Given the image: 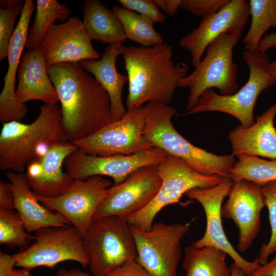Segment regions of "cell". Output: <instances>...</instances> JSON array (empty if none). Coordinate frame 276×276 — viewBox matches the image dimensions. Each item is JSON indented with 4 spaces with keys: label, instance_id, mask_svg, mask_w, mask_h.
Here are the masks:
<instances>
[{
    "label": "cell",
    "instance_id": "1",
    "mask_svg": "<svg viewBox=\"0 0 276 276\" xmlns=\"http://www.w3.org/2000/svg\"><path fill=\"white\" fill-rule=\"evenodd\" d=\"M47 68L61 104L68 141L84 139L113 122L109 95L79 63H58Z\"/></svg>",
    "mask_w": 276,
    "mask_h": 276
},
{
    "label": "cell",
    "instance_id": "2",
    "mask_svg": "<svg viewBox=\"0 0 276 276\" xmlns=\"http://www.w3.org/2000/svg\"><path fill=\"white\" fill-rule=\"evenodd\" d=\"M122 55L128 77L127 110L156 102L168 104L179 81L188 75L187 63L172 60L167 43L150 47L124 46Z\"/></svg>",
    "mask_w": 276,
    "mask_h": 276
},
{
    "label": "cell",
    "instance_id": "3",
    "mask_svg": "<svg viewBox=\"0 0 276 276\" xmlns=\"http://www.w3.org/2000/svg\"><path fill=\"white\" fill-rule=\"evenodd\" d=\"M30 124L13 121L4 123L0 134V168L18 173L40 159L54 145L68 141L64 132L61 108L44 104Z\"/></svg>",
    "mask_w": 276,
    "mask_h": 276
},
{
    "label": "cell",
    "instance_id": "4",
    "mask_svg": "<svg viewBox=\"0 0 276 276\" xmlns=\"http://www.w3.org/2000/svg\"><path fill=\"white\" fill-rule=\"evenodd\" d=\"M143 109L144 135L153 147L181 159L200 174L229 178L235 156L232 153L216 155L191 143L173 125L174 108L164 103L152 102L143 106Z\"/></svg>",
    "mask_w": 276,
    "mask_h": 276
},
{
    "label": "cell",
    "instance_id": "5",
    "mask_svg": "<svg viewBox=\"0 0 276 276\" xmlns=\"http://www.w3.org/2000/svg\"><path fill=\"white\" fill-rule=\"evenodd\" d=\"M242 32L235 31L221 35L207 47L206 54L195 70L178 83V87L190 90L186 107L188 111L196 105L201 94L216 88L222 95H231L238 90V65L233 60V50Z\"/></svg>",
    "mask_w": 276,
    "mask_h": 276
},
{
    "label": "cell",
    "instance_id": "6",
    "mask_svg": "<svg viewBox=\"0 0 276 276\" xmlns=\"http://www.w3.org/2000/svg\"><path fill=\"white\" fill-rule=\"evenodd\" d=\"M243 57L249 71L246 83L231 95H222L212 89L205 90L188 114L217 111L235 117L245 127L254 124V110L258 98L262 92L276 84V79L268 71L269 59L266 52L245 51Z\"/></svg>",
    "mask_w": 276,
    "mask_h": 276
},
{
    "label": "cell",
    "instance_id": "7",
    "mask_svg": "<svg viewBox=\"0 0 276 276\" xmlns=\"http://www.w3.org/2000/svg\"><path fill=\"white\" fill-rule=\"evenodd\" d=\"M83 247L93 276H106L137 259L130 225L126 219L116 216L94 221L83 237Z\"/></svg>",
    "mask_w": 276,
    "mask_h": 276
},
{
    "label": "cell",
    "instance_id": "8",
    "mask_svg": "<svg viewBox=\"0 0 276 276\" xmlns=\"http://www.w3.org/2000/svg\"><path fill=\"white\" fill-rule=\"evenodd\" d=\"M157 170L162 180L160 187L147 205L127 219L130 225L149 229L157 214L165 207L178 202L188 191L196 188H211L224 179L200 174L181 159L170 155L157 165Z\"/></svg>",
    "mask_w": 276,
    "mask_h": 276
},
{
    "label": "cell",
    "instance_id": "9",
    "mask_svg": "<svg viewBox=\"0 0 276 276\" xmlns=\"http://www.w3.org/2000/svg\"><path fill=\"white\" fill-rule=\"evenodd\" d=\"M130 228L139 263L153 276H177L181 242L190 231L189 224L160 222L148 230Z\"/></svg>",
    "mask_w": 276,
    "mask_h": 276
},
{
    "label": "cell",
    "instance_id": "10",
    "mask_svg": "<svg viewBox=\"0 0 276 276\" xmlns=\"http://www.w3.org/2000/svg\"><path fill=\"white\" fill-rule=\"evenodd\" d=\"M35 242L13 255L16 266L31 270L40 266L53 269L57 264L74 261L87 267L89 261L83 247V236L73 225L47 227L35 232Z\"/></svg>",
    "mask_w": 276,
    "mask_h": 276
},
{
    "label": "cell",
    "instance_id": "11",
    "mask_svg": "<svg viewBox=\"0 0 276 276\" xmlns=\"http://www.w3.org/2000/svg\"><path fill=\"white\" fill-rule=\"evenodd\" d=\"M145 124L143 106L127 110L120 120L73 143L90 154L105 156L135 154L154 147L144 135Z\"/></svg>",
    "mask_w": 276,
    "mask_h": 276
},
{
    "label": "cell",
    "instance_id": "12",
    "mask_svg": "<svg viewBox=\"0 0 276 276\" xmlns=\"http://www.w3.org/2000/svg\"><path fill=\"white\" fill-rule=\"evenodd\" d=\"M167 155L164 151L154 147L131 155L105 156L88 154L78 149L65 159L63 166L74 179L107 176L113 180V184H118L142 167L158 165Z\"/></svg>",
    "mask_w": 276,
    "mask_h": 276
},
{
    "label": "cell",
    "instance_id": "13",
    "mask_svg": "<svg viewBox=\"0 0 276 276\" xmlns=\"http://www.w3.org/2000/svg\"><path fill=\"white\" fill-rule=\"evenodd\" d=\"M161 183L157 165H148L137 169L125 180L112 185L107 190L93 221L110 216L127 220L152 201Z\"/></svg>",
    "mask_w": 276,
    "mask_h": 276
},
{
    "label": "cell",
    "instance_id": "14",
    "mask_svg": "<svg viewBox=\"0 0 276 276\" xmlns=\"http://www.w3.org/2000/svg\"><path fill=\"white\" fill-rule=\"evenodd\" d=\"M111 186L110 180L95 175L85 179H75L63 194L56 197L35 196L45 206L64 216L84 237Z\"/></svg>",
    "mask_w": 276,
    "mask_h": 276
},
{
    "label": "cell",
    "instance_id": "15",
    "mask_svg": "<svg viewBox=\"0 0 276 276\" xmlns=\"http://www.w3.org/2000/svg\"><path fill=\"white\" fill-rule=\"evenodd\" d=\"M232 183L231 179L225 178L214 187L196 188L185 194L189 198L197 201L202 205L206 217L204 235L192 245L197 248L214 247L223 250L248 276L260 264L259 259L258 257L253 261H248L240 256L227 238L222 223V202L227 196Z\"/></svg>",
    "mask_w": 276,
    "mask_h": 276
},
{
    "label": "cell",
    "instance_id": "16",
    "mask_svg": "<svg viewBox=\"0 0 276 276\" xmlns=\"http://www.w3.org/2000/svg\"><path fill=\"white\" fill-rule=\"evenodd\" d=\"M227 200L221 208V216L232 219L239 229L237 247L247 250L258 235L261 213L265 205L261 186L247 180L233 181Z\"/></svg>",
    "mask_w": 276,
    "mask_h": 276
},
{
    "label": "cell",
    "instance_id": "17",
    "mask_svg": "<svg viewBox=\"0 0 276 276\" xmlns=\"http://www.w3.org/2000/svg\"><path fill=\"white\" fill-rule=\"evenodd\" d=\"M249 16L248 1L229 0L214 14L202 18L197 27L180 39L179 45L190 53L195 67L212 41L223 33L242 31Z\"/></svg>",
    "mask_w": 276,
    "mask_h": 276
},
{
    "label": "cell",
    "instance_id": "18",
    "mask_svg": "<svg viewBox=\"0 0 276 276\" xmlns=\"http://www.w3.org/2000/svg\"><path fill=\"white\" fill-rule=\"evenodd\" d=\"M82 21L72 16L54 24L48 31L39 49L48 66L64 62L79 63L99 59Z\"/></svg>",
    "mask_w": 276,
    "mask_h": 276
},
{
    "label": "cell",
    "instance_id": "19",
    "mask_svg": "<svg viewBox=\"0 0 276 276\" xmlns=\"http://www.w3.org/2000/svg\"><path fill=\"white\" fill-rule=\"evenodd\" d=\"M78 149L73 142L66 141L52 146L39 160L32 162L24 174L26 181L34 193L44 197L61 195L74 179L62 167L65 159Z\"/></svg>",
    "mask_w": 276,
    "mask_h": 276
},
{
    "label": "cell",
    "instance_id": "20",
    "mask_svg": "<svg viewBox=\"0 0 276 276\" xmlns=\"http://www.w3.org/2000/svg\"><path fill=\"white\" fill-rule=\"evenodd\" d=\"M35 6L33 1L26 0L18 22L10 40L7 57L8 68L4 78V85L0 94V120L3 123L21 121L27 113V107L17 99L15 90L16 75L28 33Z\"/></svg>",
    "mask_w": 276,
    "mask_h": 276
},
{
    "label": "cell",
    "instance_id": "21",
    "mask_svg": "<svg viewBox=\"0 0 276 276\" xmlns=\"http://www.w3.org/2000/svg\"><path fill=\"white\" fill-rule=\"evenodd\" d=\"M276 104L271 105L256 117L251 126H238L228 134L232 154L235 156H261L276 159V128L274 119Z\"/></svg>",
    "mask_w": 276,
    "mask_h": 276
},
{
    "label": "cell",
    "instance_id": "22",
    "mask_svg": "<svg viewBox=\"0 0 276 276\" xmlns=\"http://www.w3.org/2000/svg\"><path fill=\"white\" fill-rule=\"evenodd\" d=\"M47 68L39 48L24 54L18 70V83L15 90L21 103L39 100L44 104H56L59 101Z\"/></svg>",
    "mask_w": 276,
    "mask_h": 276
},
{
    "label": "cell",
    "instance_id": "23",
    "mask_svg": "<svg viewBox=\"0 0 276 276\" xmlns=\"http://www.w3.org/2000/svg\"><path fill=\"white\" fill-rule=\"evenodd\" d=\"M5 175L14 196L15 209L19 214L28 233L36 232L47 227L71 224L62 214L52 213L40 204L29 187L24 173L8 171Z\"/></svg>",
    "mask_w": 276,
    "mask_h": 276
},
{
    "label": "cell",
    "instance_id": "24",
    "mask_svg": "<svg viewBox=\"0 0 276 276\" xmlns=\"http://www.w3.org/2000/svg\"><path fill=\"white\" fill-rule=\"evenodd\" d=\"M123 47V44L109 45L100 59H86L79 62L86 72L94 76L109 95L113 122L120 120L127 111L122 101V91L128 77L119 73L116 67V61L122 54Z\"/></svg>",
    "mask_w": 276,
    "mask_h": 276
},
{
    "label": "cell",
    "instance_id": "25",
    "mask_svg": "<svg viewBox=\"0 0 276 276\" xmlns=\"http://www.w3.org/2000/svg\"><path fill=\"white\" fill-rule=\"evenodd\" d=\"M81 10L84 28L91 40L109 45L126 41L121 22L112 10L98 0L86 1Z\"/></svg>",
    "mask_w": 276,
    "mask_h": 276
},
{
    "label": "cell",
    "instance_id": "26",
    "mask_svg": "<svg viewBox=\"0 0 276 276\" xmlns=\"http://www.w3.org/2000/svg\"><path fill=\"white\" fill-rule=\"evenodd\" d=\"M227 255L223 250L214 247L188 246L182 263L185 276H231L226 262Z\"/></svg>",
    "mask_w": 276,
    "mask_h": 276
},
{
    "label": "cell",
    "instance_id": "27",
    "mask_svg": "<svg viewBox=\"0 0 276 276\" xmlns=\"http://www.w3.org/2000/svg\"><path fill=\"white\" fill-rule=\"evenodd\" d=\"M33 24L28 32L26 46L28 51L39 47L45 34L56 20L66 21L71 10L56 0H37Z\"/></svg>",
    "mask_w": 276,
    "mask_h": 276
},
{
    "label": "cell",
    "instance_id": "28",
    "mask_svg": "<svg viewBox=\"0 0 276 276\" xmlns=\"http://www.w3.org/2000/svg\"><path fill=\"white\" fill-rule=\"evenodd\" d=\"M248 2L251 24L243 43L245 51L255 52L266 32L271 27L276 28V0H250Z\"/></svg>",
    "mask_w": 276,
    "mask_h": 276
},
{
    "label": "cell",
    "instance_id": "29",
    "mask_svg": "<svg viewBox=\"0 0 276 276\" xmlns=\"http://www.w3.org/2000/svg\"><path fill=\"white\" fill-rule=\"evenodd\" d=\"M122 25L127 39L150 47L164 43V40L154 28V22L148 18L117 5L112 8Z\"/></svg>",
    "mask_w": 276,
    "mask_h": 276
},
{
    "label": "cell",
    "instance_id": "30",
    "mask_svg": "<svg viewBox=\"0 0 276 276\" xmlns=\"http://www.w3.org/2000/svg\"><path fill=\"white\" fill-rule=\"evenodd\" d=\"M231 171L233 181L247 180L261 186L276 180V159L266 160L258 156L240 155Z\"/></svg>",
    "mask_w": 276,
    "mask_h": 276
},
{
    "label": "cell",
    "instance_id": "31",
    "mask_svg": "<svg viewBox=\"0 0 276 276\" xmlns=\"http://www.w3.org/2000/svg\"><path fill=\"white\" fill-rule=\"evenodd\" d=\"M35 236L28 233L18 212L0 209V243L10 246L28 247Z\"/></svg>",
    "mask_w": 276,
    "mask_h": 276
},
{
    "label": "cell",
    "instance_id": "32",
    "mask_svg": "<svg viewBox=\"0 0 276 276\" xmlns=\"http://www.w3.org/2000/svg\"><path fill=\"white\" fill-rule=\"evenodd\" d=\"M24 3L19 0L0 1V60L7 57L10 40L15 30L14 24L21 14Z\"/></svg>",
    "mask_w": 276,
    "mask_h": 276
},
{
    "label": "cell",
    "instance_id": "33",
    "mask_svg": "<svg viewBox=\"0 0 276 276\" xmlns=\"http://www.w3.org/2000/svg\"><path fill=\"white\" fill-rule=\"evenodd\" d=\"M265 205L267 207L271 227L269 241L260 248L258 258L260 264L267 262L268 257L276 252V180L269 181L261 186Z\"/></svg>",
    "mask_w": 276,
    "mask_h": 276
},
{
    "label": "cell",
    "instance_id": "34",
    "mask_svg": "<svg viewBox=\"0 0 276 276\" xmlns=\"http://www.w3.org/2000/svg\"><path fill=\"white\" fill-rule=\"evenodd\" d=\"M122 7L136 11L155 23H163L165 16L153 0H119Z\"/></svg>",
    "mask_w": 276,
    "mask_h": 276
},
{
    "label": "cell",
    "instance_id": "35",
    "mask_svg": "<svg viewBox=\"0 0 276 276\" xmlns=\"http://www.w3.org/2000/svg\"><path fill=\"white\" fill-rule=\"evenodd\" d=\"M229 0H181L180 8L202 18L210 16L221 9Z\"/></svg>",
    "mask_w": 276,
    "mask_h": 276
},
{
    "label": "cell",
    "instance_id": "36",
    "mask_svg": "<svg viewBox=\"0 0 276 276\" xmlns=\"http://www.w3.org/2000/svg\"><path fill=\"white\" fill-rule=\"evenodd\" d=\"M106 276H153L136 260L129 261Z\"/></svg>",
    "mask_w": 276,
    "mask_h": 276
},
{
    "label": "cell",
    "instance_id": "37",
    "mask_svg": "<svg viewBox=\"0 0 276 276\" xmlns=\"http://www.w3.org/2000/svg\"><path fill=\"white\" fill-rule=\"evenodd\" d=\"M14 209V196L9 182L1 180L0 209L11 210Z\"/></svg>",
    "mask_w": 276,
    "mask_h": 276
},
{
    "label": "cell",
    "instance_id": "38",
    "mask_svg": "<svg viewBox=\"0 0 276 276\" xmlns=\"http://www.w3.org/2000/svg\"><path fill=\"white\" fill-rule=\"evenodd\" d=\"M16 264L13 255L0 251V276H10Z\"/></svg>",
    "mask_w": 276,
    "mask_h": 276
},
{
    "label": "cell",
    "instance_id": "39",
    "mask_svg": "<svg viewBox=\"0 0 276 276\" xmlns=\"http://www.w3.org/2000/svg\"><path fill=\"white\" fill-rule=\"evenodd\" d=\"M248 276H276V254L269 262L259 265Z\"/></svg>",
    "mask_w": 276,
    "mask_h": 276
},
{
    "label": "cell",
    "instance_id": "40",
    "mask_svg": "<svg viewBox=\"0 0 276 276\" xmlns=\"http://www.w3.org/2000/svg\"><path fill=\"white\" fill-rule=\"evenodd\" d=\"M181 0H153L159 9H162L170 16H173L176 13Z\"/></svg>",
    "mask_w": 276,
    "mask_h": 276
},
{
    "label": "cell",
    "instance_id": "41",
    "mask_svg": "<svg viewBox=\"0 0 276 276\" xmlns=\"http://www.w3.org/2000/svg\"><path fill=\"white\" fill-rule=\"evenodd\" d=\"M276 47V32L265 34L259 45L257 51L266 52L268 50Z\"/></svg>",
    "mask_w": 276,
    "mask_h": 276
},
{
    "label": "cell",
    "instance_id": "42",
    "mask_svg": "<svg viewBox=\"0 0 276 276\" xmlns=\"http://www.w3.org/2000/svg\"><path fill=\"white\" fill-rule=\"evenodd\" d=\"M57 276H92L78 269L67 270L64 268H60L57 272Z\"/></svg>",
    "mask_w": 276,
    "mask_h": 276
},
{
    "label": "cell",
    "instance_id": "43",
    "mask_svg": "<svg viewBox=\"0 0 276 276\" xmlns=\"http://www.w3.org/2000/svg\"><path fill=\"white\" fill-rule=\"evenodd\" d=\"M229 269L231 276H246L245 272L234 262L231 264Z\"/></svg>",
    "mask_w": 276,
    "mask_h": 276
},
{
    "label": "cell",
    "instance_id": "44",
    "mask_svg": "<svg viewBox=\"0 0 276 276\" xmlns=\"http://www.w3.org/2000/svg\"><path fill=\"white\" fill-rule=\"evenodd\" d=\"M10 276H35L30 273V270L22 268L21 269H14Z\"/></svg>",
    "mask_w": 276,
    "mask_h": 276
},
{
    "label": "cell",
    "instance_id": "45",
    "mask_svg": "<svg viewBox=\"0 0 276 276\" xmlns=\"http://www.w3.org/2000/svg\"><path fill=\"white\" fill-rule=\"evenodd\" d=\"M267 70L270 74L276 79V60L268 63Z\"/></svg>",
    "mask_w": 276,
    "mask_h": 276
}]
</instances>
